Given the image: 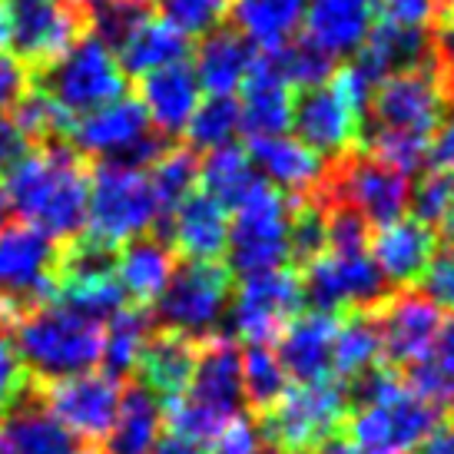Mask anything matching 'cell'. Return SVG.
<instances>
[{
  "mask_svg": "<svg viewBox=\"0 0 454 454\" xmlns=\"http://www.w3.org/2000/svg\"><path fill=\"white\" fill-rule=\"evenodd\" d=\"M4 190L27 226L47 232L57 242H70L87 229L90 173L70 143H47L30 150L4 173Z\"/></svg>",
  "mask_w": 454,
  "mask_h": 454,
  "instance_id": "obj_1",
  "label": "cell"
},
{
  "mask_svg": "<svg viewBox=\"0 0 454 454\" xmlns=\"http://www.w3.org/2000/svg\"><path fill=\"white\" fill-rule=\"evenodd\" d=\"M348 421L345 434L355 448L372 454H408L442 421V408L425 398L395 368H368L345 385Z\"/></svg>",
  "mask_w": 454,
  "mask_h": 454,
  "instance_id": "obj_2",
  "label": "cell"
},
{
  "mask_svg": "<svg viewBox=\"0 0 454 454\" xmlns=\"http://www.w3.org/2000/svg\"><path fill=\"white\" fill-rule=\"evenodd\" d=\"M13 348L24 362L27 379L40 388L100 365L103 325L67 305L47 302L13 322Z\"/></svg>",
  "mask_w": 454,
  "mask_h": 454,
  "instance_id": "obj_3",
  "label": "cell"
},
{
  "mask_svg": "<svg viewBox=\"0 0 454 454\" xmlns=\"http://www.w3.org/2000/svg\"><path fill=\"white\" fill-rule=\"evenodd\" d=\"M242 352L226 335H209L200 341V358L190 388L169 404V428L173 438L202 444L213 442L232 418L242 411Z\"/></svg>",
  "mask_w": 454,
  "mask_h": 454,
  "instance_id": "obj_4",
  "label": "cell"
},
{
  "mask_svg": "<svg viewBox=\"0 0 454 454\" xmlns=\"http://www.w3.org/2000/svg\"><path fill=\"white\" fill-rule=\"evenodd\" d=\"M348 391L335 379L299 381L286 388L272 408L259 415V434L272 451H305L325 448L348 421Z\"/></svg>",
  "mask_w": 454,
  "mask_h": 454,
  "instance_id": "obj_5",
  "label": "cell"
},
{
  "mask_svg": "<svg viewBox=\"0 0 454 454\" xmlns=\"http://www.w3.org/2000/svg\"><path fill=\"white\" fill-rule=\"evenodd\" d=\"M163 223L146 169L100 160L90 173L87 236L110 246L139 239Z\"/></svg>",
  "mask_w": 454,
  "mask_h": 454,
  "instance_id": "obj_6",
  "label": "cell"
},
{
  "mask_svg": "<svg viewBox=\"0 0 454 454\" xmlns=\"http://www.w3.org/2000/svg\"><path fill=\"white\" fill-rule=\"evenodd\" d=\"M60 242L34 226L0 229V325L53 302L60 272Z\"/></svg>",
  "mask_w": 454,
  "mask_h": 454,
  "instance_id": "obj_7",
  "label": "cell"
},
{
  "mask_svg": "<svg viewBox=\"0 0 454 454\" xmlns=\"http://www.w3.org/2000/svg\"><path fill=\"white\" fill-rule=\"evenodd\" d=\"M37 90L67 116H83L127 97V74L97 34H83L64 57L37 70Z\"/></svg>",
  "mask_w": 454,
  "mask_h": 454,
  "instance_id": "obj_8",
  "label": "cell"
},
{
  "mask_svg": "<svg viewBox=\"0 0 454 454\" xmlns=\"http://www.w3.org/2000/svg\"><path fill=\"white\" fill-rule=\"evenodd\" d=\"M312 196L318 202L352 206L368 226H388L395 219H402L408 209L411 183L404 173L385 166L375 156L352 150L339 160H328L325 176Z\"/></svg>",
  "mask_w": 454,
  "mask_h": 454,
  "instance_id": "obj_9",
  "label": "cell"
},
{
  "mask_svg": "<svg viewBox=\"0 0 454 454\" xmlns=\"http://www.w3.org/2000/svg\"><path fill=\"white\" fill-rule=\"evenodd\" d=\"M67 143L83 156L139 166V169H150L153 160L166 150V137L153 129L137 97H120L93 114L74 116Z\"/></svg>",
  "mask_w": 454,
  "mask_h": 454,
  "instance_id": "obj_10",
  "label": "cell"
},
{
  "mask_svg": "<svg viewBox=\"0 0 454 454\" xmlns=\"http://www.w3.org/2000/svg\"><path fill=\"white\" fill-rule=\"evenodd\" d=\"M226 269L232 276H259L289 262V196L262 179V186L232 209Z\"/></svg>",
  "mask_w": 454,
  "mask_h": 454,
  "instance_id": "obj_11",
  "label": "cell"
},
{
  "mask_svg": "<svg viewBox=\"0 0 454 454\" xmlns=\"http://www.w3.org/2000/svg\"><path fill=\"white\" fill-rule=\"evenodd\" d=\"M232 299V272L223 262H186L173 269L163 295L156 299V325L190 341L213 335Z\"/></svg>",
  "mask_w": 454,
  "mask_h": 454,
  "instance_id": "obj_12",
  "label": "cell"
},
{
  "mask_svg": "<svg viewBox=\"0 0 454 454\" xmlns=\"http://www.w3.org/2000/svg\"><path fill=\"white\" fill-rule=\"evenodd\" d=\"M83 37V20L64 0H0V51L30 70L51 67Z\"/></svg>",
  "mask_w": 454,
  "mask_h": 454,
  "instance_id": "obj_13",
  "label": "cell"
},
{
  "mask_svg": "<svg viewBox=\"0 0 454 454\" xmlns=\"http://www.w3.org/2000/svg\"><path fill=\"white\" fill-rule=\"evenodd\" d=\"M302 302H309L318 312H375L385 299H388L391 286L381 276L375 259L368 249L358 253H339V249H325V253L302 265Z\"/></svg>",
  "mask_w": 454,
  "mask_h": 454,
  "instance_id": "obj_14",
  "label": "cell"
},
{
  "mask_svg": "<svg viewBox=\"0 0 454 454\" xmlns=\"http://www.w3.org/2000/svg\"><path fill=\"white\" fill-rule=\"evenodd\" d=\"M302 309V282L292 269H272L242 278L239 292L229 299L232 335L246 345H272L282 328Z\"/></svg>",
  "mask_w": 454,
  "mask_h": 454,
  "instance_id": "obj_15",
  "label": "cell"
},
{
  "mask_svg": "<svg viewBox=\"0 0 454 454\" xmlns=\"http://www.w3.org/2000/svg\"><path fill=\"white\" fill-rule=\"evenodd\" d=\"M40 402L47 404L60 425L74 438L83 442H106L114 428L120 398H123V381L114 372H83L74 379H60L37 388Z\"/></svg>",
  "mask_w": 454,
  "mask_h": 454,
  "instance_id": "obj_16",
  "label": "cell"
},
{
  "mask_svg": "<svg viewBox=\"0 0 454 454\" xmlns=\"http://www.w3.org/2000/svg\"><path fill=\"white\" fill-rule=\"evenodd\" d=\"M292 129L295 139H302L309 150H316L322 160H339L345 153L358 150L362 116L348 97L335 83V74L328 83L302 90L292 103Z\"/></svg>",
  "mask_w": 454,
  "mask_h": 454,
  "instance_id": "obj_17",
  "label": "cell"
},
{
  "mask_svg": "<svg viewBox=\"0 0 454 454\" xmlns=\"http://www.w3.org/2000/svg\"><path fill=\"white\" fill-rule=\"evenodd\" d=\"M375 322L381 332V358L391 368H415L438 339L442 309L425 299L421 292H391L375 309Z\"/></svg>",
  "mask_w": 454,
  "mask_h": 454,
  "instance_id": "obj_18",
  "label": "cell"
},
{
  "mask_svg": "<svg viewBox=\"0 0 454 454\" xmlns=\"http://www.w3.org/2000/svg\"><path fill=\"white\" fill-rule=\"evenodd\" d=\"M166 223V246L186 262H219L229 242V209L206 192H190Z\"/></svg>",
  "mask_w": 454,
  "mask_h": 454,
  "instance_id": "obj_19",
  "label": "cell"
},
{
  "mask_svg": "<svg viewBox=\"0 0 454 454\" xmlns=\"http://www.w3.org/2000/svg\"><path fill=\"white\" fill-rule=\"evenodd\" d=\"M239 120L242 133L255 137H278L292 129V93L289 80L276 67L272 53H255L253 67L239 83Z\"/></svg>",
  "mask_w": 454,
  "mask_h": 454,
  "instance_id": "obj_20",
  "label": "cell"
},
{
  "mask_svg": "<svg viewBox=\"0 0 454 454\" xmlns=\"http://www.w3.org/2000/svg\"><path fill=\"white\" fill-rule=\"evenodd\" d=\"M139 97L143 110L150 116L153 129L160 137H179L186 133L192 114L202 100V87L196 80L190 60H179V64L160 67L153 74L139 76Z\"/></svg>",
  "mask_w": 454,
  "mask_h": 454,
  "instance_id": "obj_21",
  "label": "cell"
},
{
  "mask_svg": "<svg viewBox=\"0 0 454 454\" xmlns=\"http://www.w3.org/2000/svg\"><path fill=\"white\" fill-rule=\"evenodd\" d=\"M249 160H253L255 173L278 192H289V200L312 196L328 166V160H322L316 150H309L302 139L286 137V133L249 139Z\"/></svg>",
  "mask_w": 454,
  "mask_h": 454,
  "instance_id": "obj_22",
  "label": "cell"
},
{
  "mask_svg": "<svg viewBox=\"0 0 454 454\" xmlns=\"http://www.w3.org/2000/svg\"><path fill=\"white\" fill-rule=\"evenodd\" d=\"M379 0H309L305 4V37L328 57H355L379 24Z\"/></svg>",
  "mask_w": 454,
  "mask_h": 454,
  "instance_id": "obj_23",
  "label": "cell"
},
{
  "mask_svg": "<svg viewBox=\"0 0 454 454\" xmlns=\"http://www.w3.org/2000/svg\"><path fill=\"white\" fill-rule=\"evenodd\" d=\"M438 253V232L415 215H402L388 226H379L368 236V255L375 259L388 286H411L428 269L431 255Z\"/></svg>",
  "mask_w": 454,
  "mask_h": 454,
  "instance_id": "obj_24",
  "label": "cell"
},
{
  "mask_svg": "<svg viewBox=\"0 0 454 454\" xmlns=\"http://www.w3.org/2000/svg\"><path fill=\"white\" fill-rule=\"evenodd\" d=\"M335 312H299L278 335V358L295 381H322L332 379V352H335Z\"/></svg>",
  "mask_w": 454,
  "mask_h": 454,
  "instance_id": "obj_25",
  "label": "cell"
},
{
  "mask_svg": "<svg viewBox=\"0 0 454 454\" xmlns=\"http://www.w3.org/2000/svg\"><path fill=\"white\" fill-rule=\"evenodd\" d=\"M196 358H200V341L183 339L176 332H153L133 372L139 375V385L150 391L156 402L173 404L190 388Z\"/></svg>",
  "mask_w": 454,
  "mask_h": 454,
  "instance_id": "obj_26",
  "label": "cell"
},
{
  "mask_svg": "<svg viewBox=\"0 0 454 454\" xmlns=\"http://www.w3.org/2000/svg\"><path fill=\"white\" fill-rule=\"evenodd\" d=\"M0 418H4L0 438L7 454H76V438L47 411L37 388L27 391Z\"/></svg>",
  "mask_w": 454,
  "mask_h": 454,
  "instance_id": "obj_27",
  "label": "cell"
},
{
  "mask_svg": "<svg viewBox=\"0 0 454 454\" xmlns=\"http://www.w3.org/2000/svg\"><path fill=\"white\" fill-rule=\"evenodd\" d=\"M355 57L379 80H385L391 74H404V70L434 64V43H431L428 27H408L379 17L375 30L368 34L365 47Z\"/></svg>",
  "mask_w": 454,
  "mask_h": 454,
  "instance_id": "obj_28",
  "label": "cell"
},
{
  "mask_svg": "<svg viewBox=\"0 0 454 454\" xmlns=\"http://www.w3.org/2000/svg\"><path fill=\"white\" fill-rule=\"evenodd\" d=\"M114 53L120 67H123V74L139 80V76L153 74L160 67L186 60L190 57V37L176 24H169L166 17L150 13L116 43Z\"/></svg>",
  "mask_w": 454,
  "mask_h": 454,
  "instance_id": "obj_29",
  "label": "cell"
},
{
  "mask_svg": "<svg viewBox=\"0 0 454 454\" xmlns=\"http://www.w3.org/2000/svg\"><path fill=\"white\" fill-rule=\"evenodd\" d=\"M255 60L253 43L242 37L239 30L215 27L202 34V43L196 47V80L209 97H232L246 80L249 67Z\"/></svg>",
  "mask_w": 454,
  "mask_h": 454,
  "instance_id": "obj_30",
  "label": "cell"
},
{
  "mask_svg": "<svg viewBox=\"0 0 454 454\" xmlns=\"http://www.w3.org/2000/svg\"><path fill=\"white\" fill-rule=\"evenodd\" d=\"M173 269H176V255L166 246V239H156V236L129 239L123 253H116V278L129 302L143 309L163 295L166 282L173 278Z\"/></svg>",
  "mask_w": 454,
  "mask_h": 454,
  "instance_id": "obj_31",
  "label": "cell"
},
{
  "mask_svg": "<svg viewBox=\"0 0 454 454\" xmlns=\"http://www.w3.org/2000/svg\"><path fill=\"white\" fill-rule=\"evenodd\" d=\"M309 0H232V24L242 37L262 53L286 47L305 20Z\"/></svg>",
  "mask_w": 454,
  "mask_h": 454,
  "instance_id": "obj_32",
  "label": "cell"
},
{
  "mask_svg": "<svg viewBox=\"0 0 454 454\" xmlns=\"http://www.w3.org/2000/svg\"><path fill=\"white\" fill-rule=\"evenodd\" d=\"M160 434H163V404L143 385L123 388L116 421L106 434V454H150L160 444Z\"/></svg>",
  "mask_w": 454,
  "mask_h": 454,
  "instance_id": "obj_33",
  "label": "cell"
},
{
  "mask_svg": "<svg viewBox=\"0 0 454 454\" xmlns=\"http://www.w3.org/2000/svg\"><path fill=\"white\" fill-rule=\"evenodd\" d=\"M200 183L202 192L213 196L219 206L239 209L242 202L262 186V176L255 173L249 153L236 143H229L219 150H209V156L200 163Z\"/></svg>",
  "mask_w": 454,
  "mask_h": 454,
  "instance_id": "obj_34",
  "label": "cell"
},
{
  "mask_svg": "<svg viewBox=\"0 0 454 454\" xmlns=\"http://www.w3.org/2000/svg\"><path fill=\"white\" fill-rule=\"evenodd\" d=\"M381 358V332L375 312H345L335 332V352H332V379L352 381L362 372L375 368Z\"/></svg>",
  "mask_w": 454,
  "mask_h": 454,
  "instance_id": "obj_35",
  "label": "cell"
},
{
  "mask_svg": "<svg viewBox=\"0 0 454 454\" xmlns=\"http://www.w3.org/2000/svg\"><path fill=\"white\" fill-rule=\"evenodd\" d=\"M156 332L153 316L143 305H123L114 318H106L103 328V362L114 375H127L139 362V352L146 348L150 335Z\"/></svg>",
  "mask_w": 454,
  "mask_h": 454,
  "instance_id": "obj_36",
  "label": "cell"
},
{
  "mask_svg": "<svg viewBox=\"0 0 454 454\" xmlns=\"http://www.w3.org/2000/svg\"><path fill=\"white\" fill-rule=\"evenodd\" d=\"M146 176H150L156 202H160L166 219L190 192H196V183H200V156L190 146H166L150 163Z\"/></svg>",
  "mask_w": 454,
  "mask_h": 454,
  "instance_id": "obj_37",
  "label": "cell"
},
{
  "mask_svg": "<svg viewBox=\"0 0 454 454\" xmlns=\"http://www.w3.org/2000/svg\"><path fill=\"white\" fill-rule=\"evenodd\" d=\"M404 379L438 408H454V318H444L428 355L415 368H408Z\"/></svg>",
  "mask_w": 454,
  "mask_h": 454,
  "instance_id": "obj_38",
  "label": "cell"
},
{
  "mask_svg": "<svg viewBox=\"0 0 454 454\" xmlns=\"http://www.w3.org/2000/svg\"><path fill=\"white\" fill-rule=\"evenodd\" d=\"M289 388V372L272 345H249L242 352V395L262 415L265 408L286 395Z\"/></svg>",
  "mask_w": 454,
  "mask_h": 454,
  "instance_id": "obj_39",
  "label": "cell"
},
{
  "mask_svg": "<svg viewBox=\"0 0 454 454\" xmlns=\"http://www.w3.org/2000/svg\"><path fill=\"white\" fill-rule=\"evenodd\" d=\"M239 129L242 120L236 97H206V100H200L190 127H186V139H190V150L209 153L219 150V146H229Z\"/></svg>",
  "mask_w": 454,
  "mask_h": 454,
  "instance_id": "obj_40",
  "label": "cell"
},
{
  "mask_svg": "<svg viewBox=\"0 0 454 454\" xmlns=\"http://www.w3.org/2000/svg\"><path fill=\"white\" fill-rule=\"evenodd\" d=\"M276 67L282 70V76L289 80L292 90H312L322 87L335 74V57H328L318 43H312L309 37H292L286 47H278L272 53Z\"/></svg>",
  "mask_w": 454,
  "mask_h": 454,
  "instance_id": "obj_41",
  "label": "cell"
},
{
  "mask_svg": "<svg viewBox=\"0 0 454 454\" xmlns=\"http://www.w3.org/2000/svg\"><path fill=\"white\" fill-rule=\"evenodd\" d=\"M146 4L153 7V13L176 24L186 37L215 30L232 7V0H146Z\"/></svg>",
  "mask_w": 454,
  "mask_h": 454,
  "instance_id": "obj_42",
  "label": "cell"
},
{
  "mask_svg": "<svg viewBox=\"0 0 454 454\" xmlns=\"http://www.w3.org/2000/svg\"><path fill=\"white\" fill-rule=\"evenodd\" d=\"M150 13L153 7L146 0H103L100 7H93V34L114 51L116 43Z\"/></svg>",
  "mask_w": 454,
  "mask_h": 454,
  "instance_id": "obj_43",
  "label": "cell"
},
{
  "mask_svg": "<svg viewBox=\"0 0 454 454\" xmlns=\"http://www.w3.org/2000/svg\"><path fill=\"white\" fill-rule=\"evenodd\" d=\"M27 391H30V379H27V368L20 362V355L13 348L11 328L0 325V415L11 411Z\"/></svg>",
  "mask_w": 454,
  "mask_h": 454,
  "instance_id": "obj_44",
  "label": "cell"
},
{
  "mask_svg": "<svg viewBox=\"0 0 454 454\" xmlns=\"http://www.w3.org/2000/svg\"><path fill=\"white\" fill-rule=\"evenodd\" d=\"M421 295L431 299L438 309L454 312V246H444L431 255L428 269L421 272Z\"/></svg>",
  "mask_w": 454,
  "mask_h": 454,
  "instance_id": "obj_45",
  "label": "cell"
},
{
  "mask_svg": "<svg viewBox=\"0 0 454 454\" xmlns=\"http://www.w3.org/2000/svg\"><path fill=\"white\" fill-rule=\"evenodd\" d=\"M265 442L253 418L236 415L226 428L213 438V454H262Z\"/></svg>",
  "mask_w": 454,
  "mask_h": 454,
  "instance_id": "obj_46",
  "label": "cell"
},
{
  "mask_svg": "<svg viewBox=\"0 0 454 454\" xmlns=\"http://www.w3.org/2000/svg\"><path fill=\"white\" fill-rule=\"evenodd\" d=\"M425 166L438 169V173H454V103H448V110L431 133Z\"/></svg>",
  "mask_w": 454,
  "mask_h": 454,
  "instance_id": "obj_47",
  "label": "cell"
},
{
  "mask_svg": "<svg viewBox=\"0 0 454 454\" xmlns=\"http://www.w3.org/2000/svg\"><path fill=\"white\" fill-rule=\"evenodd\" d=\"M431 43H434V67L444 80V90L454 103V17L451 13H442V27L431 34Z\"/></svg>",
  "mask_w": 454,
  "mask_h": 454,
  "instance_id": "obj_48",
  "label": "cell"
},
{
  "mask_svg": "<svg viewBox=\"0 0 454 454\" xmlns=\"http://www.w3.org/2000/svg\"><path fill=\"white\" fill-rule=\"evenodd\" d=\"M30 150H34V143L17 127V120L0 114V173H11Z\"/></svg>",
  "mask_w": 454,
  "mask_h": 454,
  "instance_id": "obj_49",
  "label": "cell"
},
{
  "mask_svg": "<svg viewBox=\"0 0 454 454\" xmlns=\"http://www.w3.org/2000/svg\"><path fill=\"white\" fill-rule=\"evenodd\" d=\"M27 90V67L13 60L7 51H0V114L11 110Z\"/></svg>",
  "mask_w": 454,
  "mask_h": 454,
  "instance_id": "obj_50",
  "label": "cell"
},
{
  "mask_svg": "<svg viewBox=\"0 0 454 454\" xmlns=\"http://www.w3.org/2000/svg\"><path fill=\"white\" fill-rule=\"evenodd\" d=\"M415 454H454V418L438 421V428L418 444Z\"/></svg>",
  "mask_w": 454,
  "mask_h": 454,
  "instance_id": "obj_51",
  "label": "cell"
},
{
  "mask_svg": "<svg viewBox=\"0 0 454 454\" xmlns=\"http://www.w3.org/2000/svg\"><path fill=\"white\" fill-rule=\"evenodd\" d=\"M150 454H202V451H200V444L183 442V438H163Z\"/></svg>",
  "mask_w": 454,
  "mask_h": 454,
  "instance_id": "obj_52",
  "label": "cell"
},
{
  "mask_svg": "<svg viewBox=\"0 0 454 454\" xmlns=\"http://www.w3.org/2000/svg\"><path fill=\"white\" fill-rule=\"evenodd\" d=\"M322 454H372V451H362V448H355L352 442H339V438H332L325 448H318Z\"/></svg>",
  "mask_w": 454,
  "mask_h": 454,
  "instance_id": "obj_53",
  "label": "cell"
},
{
  "mask_svg": "<svg viewBox=\"0 0 454 454\" xmlns=\"http://www.w3.org/2000/svg\"><path fill=\"white\" fill-rule=\"evenodd\" d=\"M7 215H11V200H7V190L0 183V229L7 226Z\"/></svg>",
  "mask_w": 454,
  "mask_h": 454,
  "instance_id": "obj_54",
  "label": "cell"
},
{
  "mask_svg": "<svg viewBox=\"0 0 454 454\" xmlns=\"http://www.w3.org/2000/svg\"><path fill=\"white\" fill-rule=\"evenodd\" d=\"M67 7H74V11H83V7H90V11H93V7H100L103 0H64Z\"/></svg>",
  "mask_w": 454,
  "mask_h": 454,
  "instance_id": "obj_55",
  "label": "cell"
},
{
  "mask_svg": "<svg viewBox=\"0 0 454 454\" xmlns=\"http://www.w3.org/2000/svg\"><path fill=\"white\" fill-rule=\"evenodd\" d=\"M434 4H442V13H451L454 17V0H434Z\"/></svg>",
  "mask_w": 454,
  "mask_h": 454,
  "instance_id": "obj_56",
  "label": "cell"
},
{
  "mask_svg": "<svg viewBox=\"0 0 454 454\" xmlns=\"http://www.w3.org/2000/svg\"><path fill=\"white\" fill-rule=\"evenodd\" d=\"M76 454H106V451H97V448H90V451H76Z\"/></svg>",
  "mask_w": 454,
  "mask_h": 454,
  "instance_id": "obj_57",
  "label": "cell"
},
{
  "mask_svg": "<svg viewBox=\"0 0 454 454\" xmlns=\"http://www.w3.org/2000/svg\"><path fill=\"white\" fill-rule=\"evenodd\" d=\"M276 454H305V451H276Z\"/></svg>",
  "mask_w": 454,
  "mask_h": 454,
  "instance_id": "obj_58",
  "label": "cell"
},
{
  "mask_svg": "<svg viewBox=\"0 0 454 454\" xmlns=\"http://www.w3.org/2000/svg\"><path fill=\"white\" fill-rule=\"evenodd\" d=\"M0 454H7V451H4V438H0Z\"/></svg>",
  "mask_w": 454,
  "mask_h": 454,
  "instance_id": "obj_59",
  "label": "cell"
}]
</instances>
